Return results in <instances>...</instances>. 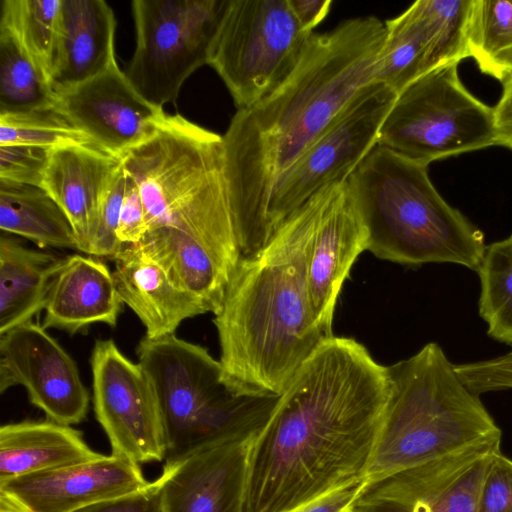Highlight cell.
I'll list each match as a JSON object with an SVG mask.
<instances>
[{"mask_svg":"<svg viewBox=\"0 0 512 512\" xmlns=\"http://www.w3.org/2000/svg\"><path fill=\"white\" fill-rule=\"evenodd\" d=\"M388 394L387 367L364 345L325 340L252 436L239 512H290L367 480Z\"/></svg>","mask_w":512,"mask_h":512,"instance_id":"cell-1","label":"cell"},{"mask_svg":"<svg viewBox=\"0 0 512 512\" xmlns=\"http://www.w3.org/2000/svg\"><path fill=\"white\" fill-rule=\"evenodd\" d=\"M375 16L342 21L308 39L284 82L237 110L222 136L225 175L242 257L272 239L269 213L281 176L367 84L385 40Z\"/></svg>","mask_w":512,"mask_h":512,"instance_id":"cell-2","label":"cell"},{"mask_svg":"<svg viewBox=\"0 0 512 512\" xmlns=\"http://www.w3.org/2000/svg\"><path fill=\"white\" fill-rule=\"evenodd\" d=\"M314 194L252 256L241 257L214 315L220 363L234 381L281 395L329 337L315 324L308 291Z\"/></svg>","mask_w":512,"mask_h":512,"instance_id":"cell-3","label":"cell"},{"mask_svg":"<svg viewBox=\"0 0 512 512\" xmlns=\"http://www.w3.org/2000/svg\"><path fill=\"white\" fill-rule=\"evenodd\" d=\"M138 185L149 230H181L235 271L242 257L225 175L222 136L167 115L122 157Z\"/></svg>","mask_w":512,"mask_h":512,"instance_id":"cell-4","label":"cell"},{"mask_svg":"<svg viewBox=\"0 0 512 512\" xmlns=\"http://www.w3.org/2000/svg\"><path fill=\"white\" fill-rule=\"evenodd\" d=\"M367 251L406 266L452 263L477 271L484 233L437 191L428 166L376 145L348 177Z\"/></svg>","mask_w":512,"mask_h":512,"instance_id":"cell-5","label":"cell"},{"mask_svg":"<svg viewBox=\"0 0 512 512\" xmlns=\"http://www.w3.org/2000/svg\"><path fill=\"white\" fill-rule=\"evenodd\" d=\"M386 367L389 394L367 482L501 440V429L439 344Z\"/></svg>","mask_w":512,"mask_h":512,"instance_id":"cell-6","label":"cell"},{"mask_svg":"<svg viewBox=\"0 0 512 512\" xmlns=\"http://www.w3.org/2000/svg\"><path fill=\"white\" fill-rule=\"evenodd\" d=\"M136 354L161 415L165 459L266 420L280 397L234 381L206 348L175 333L144 336Z\"/></svg>","mask_w":512,"mask_h":512,"instance_id":"cell-7","label":"cell"},{"mask_svg":"<svg viewBox=\"0 0 512 512\" xmlns=\"http://www.w3.org/2000/svg\"><path fill=\"white\" fill-rule=\"evenodd\" d=\"M377 144L429 166L497 145L494 109L467 90L458 63L442 65L397 95Z\"/></svg>","mask_w":512,"mask_h":512,"instance_id":"cell-8","label":"cell"},{"mask_svg":"<svg viewBox=\"0 0 512 512\" xmlns=\"http://www.w3.org/2000/svg\"><path fill=\"white\" fill-rule=\"evenodd\" d=\"M312 33L301 28L288 0H228L208 65L237 110L246 109L291 74Z\"/></svg>","mask_w":512,"mask_h":512,"instance_id":"cell-9","label":"cell"},{"mask_svg":"<svg viewBox=\"0 0 512 512\" xmlns=\"http://www.w3.org/2000/svg\"><path fill=\"white\" fill-rule=\"evenodd\" d=\"M228 0H134L136 47L125 74L149 103H174L187 78L208 64Z\"/></svg>","mask_w":512,"mask_h":512,"instance_id":"cell-10","label":"cell"},{"mask_svg":"<svg viewBox=\"0 0 512 512\" xmlns=\"http://www.w3.org/2000/svg\"><path fill=\"white\" fill-rule=\"evenodd\" d=\"M396 98L381 82L364 86L281 176L269 213L272 237L317 191L352 174L377 145Z\"/></svg>","mask_w":512,"mask_h":512,"instance_id":"cell-11","label":"cell"},{"mask_svg":"<svg viewBox=\"0 0 512 512\" xmlns=\"http://www.w3.org/2000/svg\"><path fill=\"white\" fill-rule=\"evenodd\" d=\"M90 365L93 409L111 455L137 464L164 460V426L139 363L127 358L114 340L97 339Z\"/></svg>","mask_w":512,"mask_h":512,"instance_id":"cell-12","label":"cell"},{"mask_svg":"<svg viewBox=\"0 0 512 512\" xmlns=\"http://www.w3.org/2000/svg\"><path fill=\"white\" fill-rule=\"evenodd\" d=\"M501 440L367 482L349 512H478L489 462Z\"/></svg>","mask_w":512,"mask_h":512,"instance_id":"cell-13","label":"cell"},{"mask_svg":"<svg viewBox=\"0 0 512 512\" xmlns=\"http://www.w3.org/2000/svg\"><path fill=\"white\" fill-rule=\"evenodd\" d=\"M18 385L51 421L71 426L87 416L90 395L76 362L32 321L0 335V393Z\"/></svg>","mask_w":512,"mask_h":512,"instance_id":"cell-14","label":"cell"},{"mask_svg":"<svg viewBox=\"0 0 512 512\" xmlns=\"http://www.w3.org/2000/svg\"><path fill=\"white\" fill-rule=\"evenodd\" d=\"M317 211L308 249L307 280L312 317L332 337L336 302L358 256L367 250V232L348 178L316 192Z\"/></svg>","mask_w":512,"mask_h":512,"instance_id":"cell-15","label":"cell"},{"mask_svg":"<svg viewBox=\"0 0 512 512\" xmlns=\"http://www.w3.org/2000/svg\"><path fill=\"white\" fill-rule=\"evenodd\" d=\"M266 420L165 459L158 479L166 512H239L248 444Z\"/></svg>","mask_w":512,"mask_h":512,"instance_id":"cell-16","label":"cell"},{"mask_svg":"<svg viewBox=\"0 0 512 512\" xmlns=\"http://www.w3.org/2000/svg\"><path fill=\"white\" fill-rule=\"evenodd\" d=\"M58 95V108L96 145L121 159L146 139L166 114L146 101L117 63Z\"/></svg>","mask_w":512,"mask_h":512,"instance_id":"cell-17","label":"cell"},{"mask_svg":"<svg viewBox=\"0 0 512 512\" xmlns=\"http://www.w3.org/2000/svg\"><path fill=\"white\" fill-rule=\"evenodd\" d=\"M140 464L106 457L42 471L0 485L30 512H76L82 508L117 499L147 487Z\"/></svg>","mask_w":512,"mask_h":512,"instance_id":"cell-18","label":"cell"},{"mask_svg":"<svg viewBox=\"0 0 512 512\" xmlns=\"http://www.w3.org/2000/svg\"><path fill=\"white\" fill-rule=\"evenodd\" d=\"M122 168L120 158L93 142L49 151L42 188L68 217L85 254L100 207Z\"/></svg>","mask_w":512,"mask_h":512,"instance_id":"cell-19","label":"cell"},{"mask_svg":"<svg viewBox=\"0 0 512 512\" xmlns=\"http://www.w3.org/2000/svg\"><path fill=\"white\" fill-rule=\"evenodd\" d=\"M116 19L104 0H61L50 84L56 94L116 64Z\"/></svg>","mask_w":512,"mask_h":512,"instance_id":"cell-20","label":"cell"},{"mask_svg":"<svg viewBox=\"0 0 512 512\" xmlns=\"http://www.w3.org/2000/svg\"><path fill=\"white\" fill-rule=\"evenodd\" d=\"M122 306L109 267L96 257L72 254L65 257L51 283L42 326L70 334L95 323L114 327Z\"/></svg>","mask_w":512,"mask_h":512,"instance_id":"cell-21","label":"cell"},{"mask_svg":"<svg viewBox=\"0 0 512 512\" xmlns=\"http://www.w3.org/2000/svg\"><path fill=\"white\" fill-rule=\"evenodd\" d=\"M113 277L123 304L136 314L151 339L174 334L203 309L176 287L165 269L137 245H125L113 259Z\"/></svg>","mask_w":512,"mask_h":512,"instance_id":"cell-22","label":"cell"},{"mask_svg":"<svg viewBox=\"0 0 512 512\" xmlns=\"http://www.w3.org/2000/svg\"><path fill=\"white\" fill-rule=\"evenodd\" d=\"M104 457L86 443L81 431L49 419L8 423L0 428V485Z\"/></svg>","mask_w":512,"mask_h":512,"instance_id":"cell-23","label":"cell"},{"mask_svg":"<svg viewBox=\"0 0 512 512\" xmlns=\"http://www.w3.org/2000/svg\"><path fill=\"white\" fill-rule=\"evenodd\" d=\"M135 245L157 261L204 313L219 311L235 271L197 240L181 230L162 227L147 231Z\"/></svg>","mask_w":512,"mask_h":512,"instance_id":"cell-24","label":"cell"},{"mask_svg":"<svg viewBox=\"0 0 512 512\" xmlns=\"http://www.w3.org/2000/svg\"><path fill=\"white\" fill-rule=\"evenodd\" d=\"M65 257L0 236V335L44 310L51 283Z\"/></svg>","mask_w":512,"mask_h":512,"instance_id":"cell-25","label":"cell"},{"mask_svg":"<svg viewBox=\"0 0 512 512\" xmlns=\"http://www.w3.org/2000/svg\"><path fill=\"white\" fill-rule=\"evenodd\" d=\"M0 229L29 239L41 248L81 252L68 217L41 187L0 180Z\"/></svg>","mask_w":512,"mask_h":512,"instance_id":"cell-26","label":"cell"},{"mask_svg":"<svg viewBox=\"0 0 512 512\" xmlns=\"http://www.w3.org/2000/svg\"><path fill=\"white\" fill-rule=\"evenodd\" d=\"M385 24V40L378 57L374 81L397 95L433 70L426 30L412 6Z\"/></svg>","mask_w":512,"mask_h":512,"instance_id":"cell-27","label":"cell"},{"mask_svg":"<svg viewBox=\"0 0 512 512\" xmlns=\"http://www.w3.org/2000/svg\"><path fill=\"white\" fill-rule=\"evenodd\" d=\"M58 95L48 77L16 36L0 26V115L56 107Z\"/></svg>","mask_w":512,"mask_h":512,"instance_id":"cell-28","label":"cell"},{"mask_svg":"<svg viewBox=\"0 0 512 512\" xmlns=\"http://www.w3.org/2000/svg\"><path fill=\"white\" fill-rule=\"evenodd\" d=\"M469 57L500 82L512 73V0H474Z\"/></svg>","mask_w":512,"mask_h":512,"instance_id":"cell-29","label":"cell"},{"mask_svg":"<svg viewBox=\"0 0 512 512\" xmlns=\"http://www.w3.org/2000/svg\"><path fill=\"white\" fill-rule=\"evenodd\" d=\"M480 280L479 316L492 339L512 346V234L487 245L476 271Z\"/></svg>","mask_w":512,"mask_h":512,"instance_id":"cell-30","label":"cell"},{"mask_svg":"<svg viewBox=\"0 0 512 512\" xmlns=\"http://www.w3.org/2000/svg\"><path fill=\"white\" fill-rule=\"evenodd\" d=\"M60 6L61 0H3L1 4L0 26L16 36L48 79L57 42Z\"/></svg>","mask_w":512,"mask_h":512,"instance_id":"cell-31","label":"cell"},{"mask_svg":"<svg viewBox=\"0 0 512 512\" xmlns=\"http://www.w3.org/2000/svg\"><path fill=\"white\" fill-rule=\"evenodd\" d=\"M473 1L418 0L411 5L426 30L433 69L469 58Z\"/></svg>","mask_w":512,"mask_h":512,"instance_id":"cell-32","label":"cell"},{"mask_svg":"<svg viewBox=\"0 0 512 512\" xmlns=\"http://www.w3.org/2000/svg\"><path fill=\"white\" fill-rule=\"evenodd\" d=\"M93 142L56 107L0 115V146L26 145L52 150ZM94 143V142H93Z\"/></svg>","mask_w":512,"mask_h":512,"instance_id":"cell-33","label":"cell"},{"mask_svg":"<svg viewBox=\"0 0 512 512\" xmlns=\"http://www.w3.org/2000/svg\"><path fill=\"white\" fill-rule=\"evenodd\" d=\"M126 185L124 167L105 198L91 231L86 254L112 260L123 248L117 236L119 217Z\"/></svg>","mask_w":512,"mask_h":512,"instance_id":"cell-34","label":"cell"},{"mask_svg":"<svg viewBox=\"0 0 512 512\" xmlns=\"http://www.w3.org/2000/svg\"><path fill=\"white\" fill-rule=\"evenodd\" d=\"M49 151L26 145L0 146V180L42 188Z\"/></svg>","mask_w":512,"mask_h":512,"instance_id":"cell-35","label":"cell"},{"mask_svg":"<svg viewBox=\"0 0 512 512\" xmlns=\"http://www.w3.org/2000/svg\"><path fill=\"white\" fill-rule=\"evenodd\" d=\"M458 376L475 394L512 389V351L487 360L454 364Z\"/></svg>","mask_w":512,"mask_h":512,"instance_id":"cell-36","label":"cell"},{"mask_svg":"<svg viewBox=\"0 0 512 512\" xmlns=\"http://www.w3.org/2000/svg\"><path fill=\"white\" fill-rule=\"evenodd\" d=\"M478 512H512V460L500 450L489 462Z\"/></svg>","mask_w":512,"mask_h":512,"instance_id":"cell-37","label":"cell"},{"mask_svg":"<svg viewBox=\"0 0 512 512\" xmlns=\"http://www.w3.org/2000/svg\"><path fill=\"white\" fill-rule=\"evenodd\" d=\"M147 231L145 208L140 190L132 177L126 173L125 192L117 229L118 239L123 246L136 244L142 240Z\"/></svg>","mask_w":512,"mask_h":512,"instance_id":"cell-38","label":"cell"},{"mask_svg":"<svg viewBox=\"0 0 512 512\" xmlns=\"http://www.w3.org/2000/svg\"><path fill=\"white\" fill-rule=\"evenodd\" d=\"M76 512H166L159 479L144 489L113 500L97 503Z\"/></svg>","mask_w":512,"mask_h":512,"instance_id":"cell-39","label":"cell"},{"mask_svg":"<svg viewBox=\"0 0 512 512\" xmlns=\"http://www.w3.org/2000/svg\"><path fill=\"white\" fill-rule=\"evenodd\" d=\"M367 480L340 488L310 504L290 512H347Z\"/></svg>","mask_w":512,"mask_h":512,"instance_id":"cell-40","label":"cell"},{"mask_svg":"<svg viewBox=\"0 0 512 512\" xmlns=\"http://www.w3.org/2000/svg\"><path fill=\"white\" fill-rule=\"evenodd\" d=\"M493 109L497 145L512 150V73L502 82V93Z\"/></svg>","mask_w":512,"mask_h":512,"instance_id":"cell-41","label":"cell"},{"mask_svg":"<svg viewBox=\"0 0 512 512\" xmlns=\"http://www.w3.org/2000/svg\"><path fill=\"white\" fill-rule=\"evenodd\" d=\"M301 28L312 33L313 29L328 15L331 0H288Z\"/></svg>","mask_w":512,"mask_h":512,"instance_id":"cell-42","label":"cell"},{"mask_svg":"<svg viewBox=\"0 0 512 512\" xmlns=\"http://www.w3.org/2000/svg\"><path fill=\"white\" fill-rule=\"evenodd\" d=\"M0 512H30L15 497L0 489Z\"/></svg>","mask_w":512,"mask_h":512,"instance_id":"cell-43","label":"cell"},{"mask_svg":"<svg viewBox=\"0 0 512 512\" xmlns=\"http://www.w3.org/2000/svg\"><path fill=\"white\" fill-rule=\"evenodd\" d=\"M347 512H349V510Z\"/></svg>","mask_w":512,"mask_h":512,"instance_id":"cell-44","label":"cell"}]
</instances>
